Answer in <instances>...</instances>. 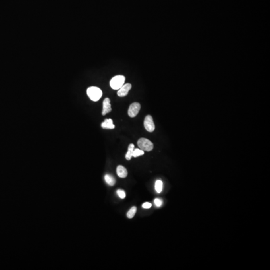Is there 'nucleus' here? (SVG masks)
<instances>
[{"instance_id":"39448f33","label":"nucleus","mask_w":270,"mask_h":270,"mask_svg":"<svg viewBox=\"0 0 270 270\" xmlns=\"http://www.w3.org/2000/svg\"><path fill=\"white\" fill-rule=\"evenodd\" d=\"M140 109V104L137 102L133 103L129 107L128 110V115L130 117H135L138 115Z\"/></svg>"},{"instance_id":"2eb2a0df","label":"nucleus","mask_w":270,"mask_h":270,"mask_svg":"<svg viewBox=\"0 0 270 270\" xmlns=\"http://www.w3.org/2000/svg\"><path fill=\"white\" fill-rule=\"evenodd\" d=\"M117 194L118 196L122 199H124L126 197V193L124 190L119 189L117 191Z\"/></svg>"},{"instance_id":"f8f14e48","label":"nucleus","mask_w":270,"mask_h":270,"mask_svg":"<svg viewBox=\"0 0 270 270\" xmlns=\"http://www.w3.org/2000/svg\"><path fill=\"white\" fill-rule=\"evenodd\" d=\"M155 190L158 193H160L163 189V182L160 180H157L155 183Z\"/></svg>"},{"instance_id":"dca6fc26","label":"nucleus","mask_w":270,"mask_h":270,"mask_svg":"<svg viewBox=\"0 0 270 270\" xmlns=\"http://www.w3.org/2000/svg\"><path fill=\"white\" fill-rule=\"evenodd\" d=\"M154 203H155V204L156 207H161L162 204H163V201L160 199H158V198H156L155 199V201H154Z\"/></svg>"},{"instance_id":"9d476101","label":"nucleus","mask_w":270,"mask_h":270,"mask_svg":"<svg viewBox=\"0 0 270 270\" xmlns=\"http://www.w3.org/2000/svg\"><path fill=\"white\" fill-rule=\"evenodd\" d=\"M105 180L106 182V183L109 185L110 186L114 185L116 183V179L113 176L109 175V174H107L105 176Z\"/></svg>"},{"instance_id":"f3484780","label":"nucleus","mask_w":270,"mask_h":270,"mask_svg":"<svg viewBox=\"0 0 270 270\" xmlns=\"http://www.w3.org/2000/svg\"><path fill=\"white\" fill-rule=\"evenodd\" d=\"M151 207H152V204L149 202H146L142 205V207L144 209L150 208Z\"/></svg>"},{"instance_id":"f03ea898","label":"nucleus","mask_w":270,"mask_h":270,"mask_svg":"<svg viewBox=\"0 0 270 270\" xmlns=\"http://www.w3.org/2000/svg\"><path fill=\"white\" fill-rule=\"evenodd\" d=\"M125 77L123 75H118L110 81V86L114 90H119L124 85Z\"/></svg>"},{"instance_id":"423d86ee","label":"nucleus","mask_w":270,"mask_h":270,"mask_svg":"<svg viewBox=\"0 0 270 270\" xmlns=\"http://www.w3.org/2000/svg\"><path fill=\"white\" fill-rule=\"evenodd\" d=\"M132 88V85L130 83H127L124 84L118 91L117 94L118 96L123 97L128 95L129 92Z\"/></svg>"},{"instance_id":"20e7f679","label":"nucleus","mask_w":270,"mask_h":270,"mask_svg":"<svg viewBox=\"0 0 270 270\" xmlns=\"http://www.w3.org/2000/svg\"><path fill=\"white\" fill-rule=\"evenodd\" d=\"M145 128L149 132H153L155 129V126L153 118L151 115H147L145 118L144 122Z\"/></svg>"},{"instance_id":"7ed1b4c3","label":"nucleus","mask_w":270,"mask_h":270,"mask_svg":"<svg viewBox=\"0 0 270 270\" xmlns=\"http://www.w3.org/2000/svg\"><path fill=\"white\" fill-rule=\"evenodd\" d=\"M138 146L141 150L146 151H151L154 148V145L151 141L144 138H140L138 141Z\"/></svg>"},{"instance_id":"4468645a","label":"nucleus","mask_w":270,"mask_h":270,"mask_svg":"<svg viewBox=\"0 0 270 270\" xmlns=\"http://www.w3.org/2000/svg\"><path fill=\"white\" fill-rule=\"evenodd\" d=\"M136 207H133L131 208L130 209V210L128 211L127 214V216L128 218H133L135 216V214H136Z\"/></svg>"},{"instance_id":"ddd939ff","label":"nucleus","mask_w":270,"mask_h":270,"mask_svg":"<svg viewBox=\"0 0 270 270\" xmlns=\"http://www.w3.org/2000/svg\"><path fill=\"white\" fill-rule=\"evenodd\" d=\"M144 154V151L141 150L140 149L136 148L134 149L133 153V157L137 158Z\"/></svg>"},{"instance_id":"0eeeda50","label":"nucleus","mask_w":270,"mask_h":270,"mask_svg":"<svg viewBox=\"0 0 270 270\" xmlns=\"http://www.w3.org/2000/svg\"><path fill=\"white\" fill-rule=\"evenodd\" d=\"M103 111H102V115H105L106 114L109 113L112 111L111 105L110 104V100L108 98H106L104 100L103 103Z\"/></svg>"},{"instance_id":"1a4fd4ad","label":"nucleus","mask_w":270,"mask_h":270,"mask_svg":"<svg viewBox=\"0 0 270 270\" xmlns=\"http://www.w3.org/2000/svg\"><path fill=\"white\" fill-rule=\"evenodd\" d=\"M101 127L103 129H113L115 128V126L113 124V120L111 119H106L105 121L101 124Z\"/></svg>"},{"instance_id":"9b49d317","label":"nucleus","mask_w":270,"mask_h":270,"mask_svg":"<svg viewBox=\"0 0 270 270\" xmlns=\"http://www.w3.org/2000/svg\"><path fill=\"white\" fill-rule=\"evenodd\" d=\"M134 147H135V146H134V145L133 144H131L129 146L128 152H127V153L126 156H125L126 159L128 161L130 160L132 158V157H133V153Z\"/></svg>"},{"instance_id":"6e6552de","label":"nucleus","mask_w":270,"mask_h":270,"mask_svg":"<svg viewBox=\"0 0 270 270\" xmlns=\"http://www.w3.org/2000/svg\"><path fill=\"white\" fill-rule=\"evenodd\" d=\"M117 174L120 178H125L128 175V171L126 168L121 165H119L117 168Z\"/></svg>"},{"instance_id":"f257e3e1","label":"nucleus","mask_w":270,"mask_h":270,"mask_svg":"<svg viewBox=\"0 0 270 270\" xmlns=\"http://www.w3.org/2000/svg\"><path fill=\"white\" fill-rule=\"evenodd\" d=\"M87 95L91 100L96 102L99 100L102 96V91L96 87H91L87 89Z\"/></svg>"}]
</instances>
